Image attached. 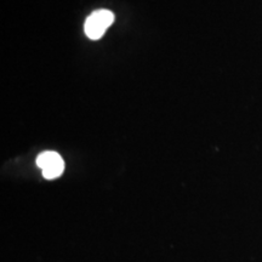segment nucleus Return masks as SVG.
I'll return each instance as SVG.
<instances>
[{"mask_svg":"<svg viewBox=\"0 0 262 262\" xmlns=\"http://www.w3.org/2000/svg\"><path fill=\"white\" fill-rule=\"evenodd\" d=\"M114 22V14L110 10H96L89 15L84 26L86 37L93 40H98L104 35L108 28Z\"/></svg>","mask_w":262,"mask_h":262,"instance_id":"obj_1","label":"nucleus"},{"mask_svg":"<svg viewBox=\"0 0 262 262\" xmlns=\"http://www.w3.org/2000/svg\"><path fill=\"white\" fill-rule=\"evenodd\" d=\"M37 165L41 169L44 178L48 180L57 179L64 170L63 159L54 150L40 153L37 158Z\"/></svg>","mask_w":262,"mask_h":262,"instance_id":"obj_2","label":"nucleus"}]
</instances>
